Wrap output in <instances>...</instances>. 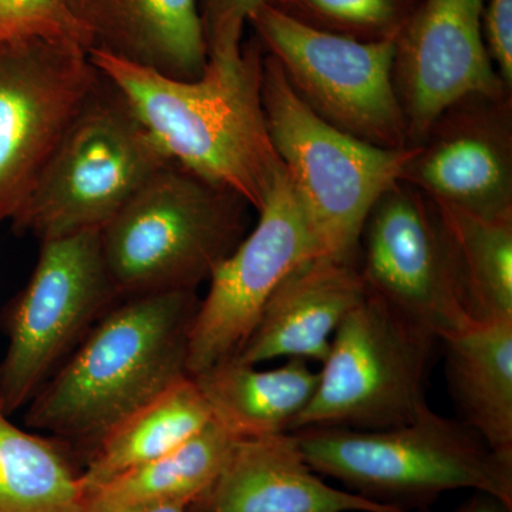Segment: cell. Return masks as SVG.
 Instances as JSON below:
<instances>
[{
    "mask_svg": "<svg viewBox=\"0 0 512 512\" xmlns=\"http://www.w3.org/2000/svg\"><path fill=\"white\" fill-rule=\"evenodd\" d=\"M248 25L320 119L373 146H410L394 87V39L362 42L335 35L269 5L254 10Z\"/></svg>",
    "mask_w": 512,
    "mask_h": 512,
    "instance_id": "8",
    "label": "cell"
},
{
    "mask_svg": "<svg viewBox=\"0 0 512 512\" xmlns=\"http://www.w3.org/2000/svg\"><path fill=\"white\" fill-rule=\"evenodd\" d=\"M170 163L130 104L104 79L10 224L40 242L101 229Z\"/></svg>",
    "mask_w": 512,
    "mask_h": 512,
    "instance_id": "6",
    "label": "cell"
},
{
    "mask_svg": "<svg viewBox=\"0 0 512 512\" xmlns=\"http://www.w3.org/2000/svg\"><path fill=\"white\" fill-rule=\"evenodd\" d=\"M359 266L373 295L440 342L476 323L464 308L436 208L402 181L370 211Z\"/></svg>",
    "mask_w": 512,
    "mask_h": 512,
    "instance_id": "12",
    "label": "cell"
},
{
    "mask_svg": "<svg viewBox=\"0 0 512 512\" xmlns=\"http://www.w3.org/2000/svg\"><path fill=\"white\" fill-rule=\"evenodd\" d=\"M266 5L311 28L362 42L396 39L414 0H269Z\"/></svg>",
    "mask_w": 512,
    "mask_h": 512,
    "instance_id": "24",
    "label": "cell"
},
{
    "mask_svg": "<svg viewBox=\"0 0 512 512\" xmlns=\"http://www.w3.org/2000/svg\"><path fill=\"white\" fill-rule=\"evenodd\" d=\"M420 512L429 511L423 508ZM453 512H512V507L493 497V495L476 493Z\"/></svg>",
    "mask_w": 512,
    "mask_h": 512,
    "instance_id": "28",
    "label": "cell"
},
{
    "mask_svg": "<svg viewBox=\"0 0 512 512\" xmlns=\"http://www.w3.org/2000/svg\"><path fill=\"white\" fill-rule=\"evenodd\" d=\"M437 339L372 292L340 323L311 402L288 433L309 427L384 430L419 416Z\"/></svg>",
    "mask_w": 512,
    "mask_h": 512,
    "instance_id": "7",
    "label": "cell"
},
{
    "mask_svg": "<svg viewBox=\"0 0 512 512\" xmlns=\"http://www.w3.org/2000/svg\"><path fill=\"white\" fill-rule=\"evenodd\" d=\"M402 183L484 218L512 215V101L471 96L434 121Z\"/></svg>",
    "mask_w": 512,
    "mask_h": 512,
    "instance_id": "14",
    "label": "cell"
},
{
    "mask_svg": "<svg viewBox=\"0 0 512 512\" xmlns=\"http://www.w3.org/2000/svg\"><path fill=\"white\" fill-rule=\"evenodd\" d=\"M33 37L66 40L90 50L64 0H0V42Z\"/></svg>",
    "mask_w": 512,
    "mask_h": 512,
    "instance_id": "25",
    "label": "cell"
},
{
    "mask_svg": "<svg viewBox=\"0 0 512 512\" xmlns=\"http://www.w3.org/2000/svg\"><path fill=\"white\" fill-rule=\"evenodd\" d=\"M269 0H200L208 56L241 50L249 16Z\"/></svg>",
    "mask_w": 512,
    "mask_h": 512,
    "instance_id": "26",
    "label": "cell"
},
{
    "mask_svg": "<svg viewBox=\"0 0 512 512\" xmlns=\"http://www.w3.org/2000/svg\"><path fill=\"white\" fill-rule=\"evenodd\" d=\"M485 0H423L394 39L393 80L410 146L441 114L471 96L511 94L483 35Z\"/></svg>",
    "mask_w": 512,
    "mask_h": 512,
    "instance_id": "13",
    "label": "cell"
},
{
    "mask_svg": "<svg viewBox=\"0 0 512 512\" xmlns=\"http://www.w3.org/2000/svg\"><path fill=\"white\" fill-rule=\"evenodd\" d=\"M101 50L173 77L194 80L208 62L200 0H64Z\"/></svg>",
    "mask_w": 512,
    "mask_h": 512,
    "instance_id": "17",
    "label": "cell"
},
{
    "mask_svg": "<svg viewBox=\"0 0 512 512\" xmlns=\"http://www.w3.org/2000/svg\"><path fill=\"white\" fill-rule=\"evenodd\" d=\"M292 436L315 473L375 503L423 510L447 491L468 488L512 507V457L495 453L466 423L429 406L392 429L309 427Z\"/></svg>",
    "mask_w": 512,
    "mask_h": 512,
    "instance_id": "3",
    "label": "cell"
},
{
    "mask_svg": "<svg viewBox=\"0 0 512 512\" xmlns=\"http://www.w3.org/2000/svg\"><path fill=\"white\" fill-rule=\"evenodd\" d=\"M483 35L498 76L512 92V0H485Z\"/></svg>",
    "mask_w": 512,
    "mask_h": 512,
    "instance_id": "27",
    "label": "cell"
},
{
    "mask_svg": "<svg viewBox=\"0 0 512 512\" xmlns=\"http://www.w3.org/2000/svg\"><path fill=\"white\" fill-rule=\"evenodd\" d=\"M235 440L211 421L173 453L94 488L83 512H128L160 504L190 507L220 473Z\"/></svg>",
    "mask_w": 512,
    "mask_h": 512,
    "instance_id": "21",
    "label": "cell"
},
{
    "mask_svg": "<svg viewBox=\"0 0 512 512\" xmlns=\"http://www.w3.org/2000/svg\"><path fill=\"white\" fill-rule=\"evenodd\" d=\"M262 106L266 127L323 254L359 261L360 237L370 211L399 183L417 146L382 148L320 119L264 56Z\"/></svg>",
    "mask_w": 512,
    "mask_h": 512,
    "instance_id": "5",
    "label": "cell"
},
{
    "mask_svg": "<svg viewBox=\"0 0 512 512\" xmlns=\"http://www.w3.org/2000/svg\"><path fill=\"white\" fill-rule=\"evenodd\" d=\"M212 421L191 376L165 390L110 430L87 458L86 493L113 478L173 453Z\"/></svg>",
    "mask_w": 512,
    "mask_h": 512,
    "instance_id": "20",
    "label": "cell"
},
{
    "mask_svg": "<svg viewBox=\"0 0 512 512\" xmlns=\"http://www.w3.org/2000/svg\"><path fill=\"white\" fill-rule=\"evenodd\" d=\"M367 292L359 261L313 256L272 293L234 359L252 366L281 357L323 363L340 323Z\"/></svg>",
    "mask_w": 512,
    "mask_h": 512,
    "instance_id": "16",
    "label": "cell"
},
{
    "mask_svg": "<svg viewBox=\"0 0 512 512\" xmlns=\"http://www.w3.org/2000/svg\"><path fill=\"white\" fill-rule=\"evenodd\" d=\"M441 342L461 421L495 453L512 457V319L476 322Z\"/></svg>",
    "mask_w": 512,
    "mask_h": 512,
    "instance_id": "19",
    "label": "cell"
},
{
    "mask_svg": "<svg viewBox=\"0 0 512 512\" xmlns=\"http://www.w3.org/2000/svg\"><path fill=\"white\" fill-rule=\"evenodd\" d=\"M128 512H188L187 505L183 504H160L151 507L138 508Z\"/></svg>",
    "mask_w": 512,
    "mask_h": 512,
    "instance_id": "29",
    "label": "cell"
},
{
    "mask_svg": "<svg viewBox=\"0 0 512 512\" xmlns=\"http://www.w3.org/2000/svg\"><path fill=\"white\" fill-rule=\"evenodd\" d=\"M103 80L79 43L0 42V224L15 217Z\"/></svg>",
    "mask_w": 512,
    "mask_h": 512,
    "instance_id": "10",
    "label": "cell"
},
{
    "mask_svg": "<svg viewBox=\"0 0 512 512\" xmlns=\"http://www.w3.org/2000/svg\"><path fill=\"white\" fill-rule=\"evenodd\" d=\"M436 208L464 308L474 322L512 319V215L484 218L451 205Z\"/></svg>",
    "mask_w": 512,
    "mask_h": 512,
    "instance_id": "22",
    "label": "cell"
},
{
    "mask_svg": "<svg viewBox=\"0 0 512 512\" xmlns=\"http://www.w3.org/2000/svg\"><path fill=\"white\" fill-rule=\"evenodd\" d=\"M249 208L228 188L165 165L100 229L120 298L197 291L247 235Z\"/></svg>",
    "mask_w": 512,
    "mask_h": 512,
    "instance_id": "4",
    "label": "cell"
},
{
    "mask_svg": "<svg viewBox=\"0 0 512 512\" xmlns=\"http://www.w3.org/2000/svg\"><path fill=\"white\" fill-rule=\"evenodd\" d=\"M258 215L255 228L208 279L190 332V376L234 359L279 284L296 266L325 255L286 171Z\"/></svg>",
    "mask_w": 512,
    "mask_h": 512,
    "instance_id": "11",
    "label": "cell"
},
{
    "mask_svg": "<svg viewBox=\"0 0 512 512\" xmlns=\"http://www.w3.org/2000/svg\"><path fill=\"white\" fill-rule=\"evenodd\" d=\"M89 55L173 163L261 210L285 167L266 127L265 52L255 36L239 52L208 56L194 80L173 79L101 50Z\"/></svg>",
    "mask_w": 512,
    "mask_h": 512,
    "instance_id": "1",
    "label": "cell"
},
{
    "mask_svg": "<svg viewBox=\"0 0 512 512\" xmlns=\"http://www.w3.org/2000/svg\"><path fill=\"white\" fill-rule=\"evenodd\" d=\"M198 305L197 291L119 299L37 390L26 426L90 453L131 413L190 376Z\"/></svg>",
    "mask_w": 512,
    "mask_h": 512,
    "instance_id": "2",
    "label": "cell"
},
{
    "mask_svg": "<svg viewBox=\"0 0 512 512\" xmlns=\"http://www.w3.org/2000/svg\"><path fill=\"white\" fill-rule=\"evenodd\" d=\"M120 296L104 264L100 229L40 242L28 284L6 311L0 410L28 406Z\"/></svg>",
    "mask_w": 512,
    "mask_h": 512,
    "instance_id": "9",
    "label": "cell"
},
{
    "mask_svg": "<svg viewBox=\"0 0 512 512\" xmlns=\"http://www.w3.org/2000/svg\"><path fill=\"white\" fill-rule=\"evenodd\" d=\"M86 497L63 444L20 429L0 410V512H83Z\"/></svg>",
    "mask_w": 512,
    "mask_h": 512,
    "instance_id": "23",
    "label": "cell"
},
{
    "mask_svg": "<svg viewBox=\"0 0 512 512\" xmlns=\"http://www.w3.org/2000/svg\"><path fill=\"white\" fill-rule=\"evenodd\" d=\"M191 377L212 421L237 439L288 433L319 383V373L302 359L271 370L229 359Z\"/></svg>",
    "mask_w": 512,
    "mask_h": 512,
    "instance_id": "18",
    "label": "cell"
},
{
    "mask_svg": "<svg viewBox=\"0 0 512 512\" xmlns=\"http://www.w3.org/2000/svg\"><path fill=\"white\" fill-rule=\"evenodd\" d=\"M188 512H406L326 484L292 433L244 437Z\"/></svg>",
    "mask_w": 512,
    "mask_h": 512,
    "instance_id": "15",
    "label": "cell"
}]
</instances>
